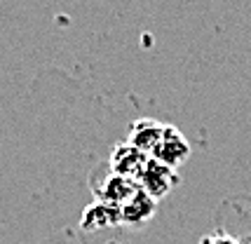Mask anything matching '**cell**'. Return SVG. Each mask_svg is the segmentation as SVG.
I'll list each match as a JSON object with an SVG mask.
<instances>
[{
	"label": "cell",
	"instance_id": "1",
	"mask_svg": "<svg viewBox=\"0 0 251 244\" xmlns=\"http://www.w3.org/2000/svg\"><path fill=\"white\" fill-rule=\"evenodd\" d=\"M178 181H181V178L176 174V169L157 162L155 157H148L143 171L139 174V178H136L139 188H143L151 197H155V200H162L164 195H169V193L178 186Z\"/></svg>",
	"mask_w": 251,
	"mask_h": 244
},
{
	"label": "cell",
	"instance_id": "2",
	"mask_svg": "<svg viewBox=\"0 0 251 244\" xmlns=\"http://www.w3.org/2000/svg\"><path fill=\"white\" fill-rule=\"evenodd\" d=\"M136 188H139L136 181L120 176V174H115V171L108 169L94 183V197H97V202H103V204H110V207H122L136 193Z\"/></svg>",
	"mask_w": 251,
	"mask_h": 244
},
{
	"label": "cell",
	"instance_id": "3",
	"mask_svg": "<svg viewBox=\"0 0 251 244\" xmlns=\"http://www.w3.org/2000/svg\"><path fill=\"white\" fill-rule=\"evenodd\" d=\"M157 162L172 167V169H178V167L190 157V144L186 141V136L178 132L176 127L167 124V132H164L162 141L157 144V148L153 150V155Z\"/></svg>",
	"mask_w": 251,
	"mask_h": 244
},
{
	"label": "cell",
	"instance_id": "4",
	"mask_svg": "<svg viewBox=\"0 0 251 244\" xmlns=\"http://www.w3.org/2000/svg\"><path fill=\"white\" fill-rule=\"evenodd\" d=\"M148 157L151 155H146L136 146H131L129 141H125V144L115 146V148L110 150L108 169L115 171V174H120V176H127V178H131V181H136L139 174L143 171L146 162H148Z\"/></svg>",
	"mask_w": 251,
	"mask_h": 244
},
{
	"label": "cell",
	"instance_id": "5",
	"mask_svg": "<svg viewBox=\"0 0 251 244\" xmlns=\"http://www.w3.org/2000/svg\"><path fill=\"white\" fill-rule=\"evenodd\" d=\"M155 211H157V200L151 197L143 188H136V193H134L129 200L120 207L122 225H129V228H143V225L155 216Z\"/></svg>",
	"mask_w": 251,
	"mask_h": 244
},
{
	"label": "cell",
	"instance_id": "6",
	"mask_svg": "<svg viewBox=\"0 0 251 244\" xmlns=\"http://www.w3.org/2000/svg\"><path fill=\"white\" fill-rule=\"evenodd\" d=\"M164 132H167V124L153 118H141L129 127V136L127 141L131 146H136L139 150H143L146 155H153V150L157 148V144L162 141Z\"/></svg>",
	"mask_w": 251,
	"mask_h": 244
},
{
	"label": "cell",
	"instance_id": "7",
	"mask_svg": "<svg viewBox=\"0 0 251 244\" xmlns=\"http://www.w3.org/2000/svg\"><path fill=\"white\" fill-rule=\"evenodd\" d=\"M115 225H122L120 207H110L103 202L89 204L80 219V230H108Z\"/></svg>",
	"mask_w": 251,
	"mask_h": 244
},
{
	"label": "cell",
	"instance_id": "8",
	"mask_svg": "<svg viewBox=\"0 0 251 244\" xmlns=\"http://www.w3.org/2000/svg\"><path fill=\"white\" fill-rule=\"evenodd\" d=\"M202 244H235L230 237H226V235H214V237H207Z\"/></svg>",
	"mask_w": 251,
	"mask_h": 244
}]
</instances>
